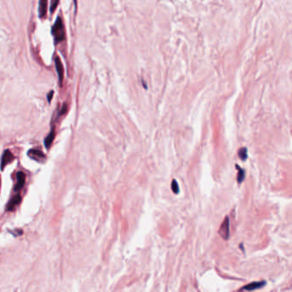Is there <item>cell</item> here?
<instances>
[{
	"instance_id": "cell-1",
	"label": "cell",
	"mask_w": 292,
	"mask_h": 292,
	"mask_svg": "<svg viewBox=\"0 0 292 292\" xmlns=\"http://www.w3.org/2000/svg\"><path fill=\"white\" fill-rule=\"evenodd\" d=\"M51 33L54 36L55 41L57 43H58L60 41H62L64 39L65 36V32H64V28H63V24L62 20L60 18L59 16L57 19L55 24L52 27L51 29Z\"/></svg>"
},
{
	"instance_id": "cell-12",
	"label": "cell",
	"mask_w": 292,
	"mask_h": 292,
	"mask_svg": "<svg viewBox=\"0 0 292 292\" xmlns=\"http://www.w3.org/2000/svg\"><path fill=\"white\" fill-rule=\"evenodd\" d=\"M58 3H59V1H58V0H53V1H51V6H50L51 12H53L54 9H56Z\"/></svg>"
},
{
	"instance_id": "cell-9",
	"label": "cell",
	"mask_w": 292,
	"mask_h": 292,
	"mask_svg": "<svg viewBox=\"0 0 292 292\" xmlns=\"http://www.w3.org/2000/svg\"><path fill=\"white\" fill-rule=\"evenodd\" d=\"M47 3H48V2L46 0H41L39 3V14H40L41 17L44 16L46 13Z\"/></svg>"
},
{
	"instance_id": "cell-4",
	"label": "cell",
	"mask_w": 292,
	"mask_h": 292,
	"mask_svg": "<svg viewBox=\"0 0 292 292\" xmlns=\"http://www.w3.org/2000/svg\"><path fill=\"white\" fill-rule=\"evenodd\" d=\"M15 160V157L12 154V153L9 150H5L3 152L2 158H1V169L3 170L6 165H8L10 162H12Z\"/></svg>"
},
{
	"instance_id": "cell-14",
	"label": "cell",
	"mask_w": 292,
	"mask_h": 292,
	"mask_svg": "<svg viewBox=\"0 0 292 292\" xmlns=\"http://www.w3.org/2000/svg\"><path fill=\"white\" fill-rule=\"evenodd\" d=\"M53 93H54L53 91H51L50 94H47V100L49 101V102H50V101L51 100V99H52V95H53Z\"/></svg>"
},
{
	"instance_id": "cell-2",
	"label": "cell",
	"mask_w": 292,
	"mask_h": 292,
	"mask_svg": "<svg viewBox=\"0 0 292 292\" xmlns=\"http://www.w3.org/2000/svg\"><path fill=\"white\" fill-rule=\"evenodd\" d=\"M219 234L224 240H228L230 236V221L229 218L225 217V219L223 220V222L220 225Z\"/></svg>"
},
{
	"instance_id": "cell-13",
	"label": "cell",
	"mask_w": 292,
	"mask_h": 292,
	"mask_svg": "<svg viewBox=\"0 0 292 292\" xmlns=\"http://www.w3.org/2000/svg\"><path fill=\"white\" fill-rule=\"evenodd\" d=\"M240 169V168H239ZM244 178V170L242 169H240V171L238 173V176H237V181L238 182H242V181Z\"/></svg>"
},
{
	"instance_id": "cell-3",
	"label": "cell",
	"mask_w": 292,
	"mask_h": 292,
	"mask_svg": "<svg viewBox=\"0 0 292 292\" xmlns=\"http://www.w3.org/2000/svg\"><path fill=\"white\" fill-rule=\"evenodd\" d=\"M28 156L31 158L32 160H35V161L38 162H44L46 160V155L44 153H42L41 151L37 150V149H30L28 152Z\"/></svg>"
},
{
	"instance_id": "cell-11",
	"label": "cell",
	"mask_w": 292,
	"mask_h": 292,
	"mask_svg": "<svg viewBox=\"0 0 292 292\" xmlns=\"http://www.w3.org/2000/svg\"><path fill=\"white\" fill-rule=\"evenodd\" d=\"M171 188H172L173 192L175 193V194H178L179 192V186L177 184V182H176V180H173L172 181V184H171Z\"/></svg>"
},
{
	"instance_id": "cell-5",
	"label": "cell",
	"mask_w": 292,
	"mask_h": 292,
	"mask_svg": "<svg viewBox=\"0 0 292 292\" xmlns=\"http://www.w3.org/2000/svg\"><path fill=\"white\" fill-rule=\"evenodd\" d=\"M266 285V282L265 281H256V282H252L250 284H248L244 287H242V289H240V291L242 290H247V291H254L255 289H261L263 286Z\"/></svg>"
},
{
	"instance_id": "cell-6",
	"label": "cell",
	"mask_w": 292,
	"mask_h": 292,
	"mask_svg": "<svg viewBox=\"0 0 292 292\" xmlns=\"http://www.w3.org/2000/svg\"><path fill=\"white\" fill-rule=\"evenodd\" d=\"M16 179H17V182H16V184L15 185L14 190H15V191H19V190L22 189V187L24 186V183H25V174L22 172V171H19V172L16 174Z\"/></svg>"
},
{
	"instance_id": "cell-10",
	"label": "cell",
	"mask_w": 292,
	"mask_h": 292,
	"mask_svg": "<svg viewBox=\"0 0 292 292\" xmlns=\"http://www.w3.org/2000/svg\"><path fill=\"white\" fill-rule=\"evenodd\" d=\"M54 138H55V130H54V129H51V131L49 133V135H47L46 138L45 139V147L46 148H50L51 144L52 143Z\"/></svg>"
},
{
	"instance_id": "cell-7",
	"label": "cell",
	"mask_w": 292,
	"mask_h": 292,
	"mask_svg": "<svg viewBox=\"0 0 292 292\" xmlns=\"http://www.w3.org/2000/svg\"><path fill=\"white\" fill-rule=\"evenodd\" d=\"M55 66H56V69L57 72V75H58L59 82L60 83H62L63 80V66L58 56H56V57H55Z\"/></svg>"
},
{
	"instance_id": "cell-8",
	"label": "cell",
	"mask_w": 292,
	"mask_h": 292,
	"mask_svg": "<svg viewBox=\"0 0 292 292\" xmlns=\"http://www.w3.org/2000/svg\"><path fill=\"white\" fill-rule=\"evenodd\" d=\"M21 200H22V198H21L20 195H15V196H14V197H13L12 199L9 201V204H8V207H7V210H9V211L13 210V209H14V208H15V207H16V206L20 203V202H21Z\"/></svg>"
},
{
	"instance_id": "cell-15",
	"label": "cell",
	"mask_w": 292,
	"mask_h": 292,
	"mask_svg": "<svg viewBox=\"0 0 292 292\" xmlns=\"http://www.w3.org/2000/svg\"><path fill=\"white\" fill-rule=\"evenodd\" d=\"M67 109H68V105H67L66 104H64L63 108H62V111H61V112H60V114H63V113H65L66 111H67Z\"/></svg>"
}]
</instances>
